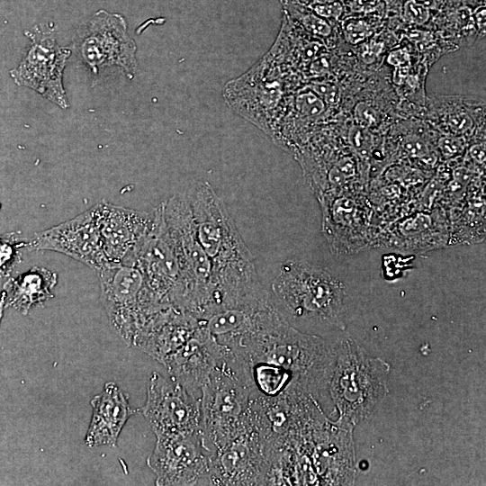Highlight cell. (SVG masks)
<instances>
[{
    "label": "cell",
    "mask_w": 486,
    "mask_h": 486,
    "mask_svg": "<svg viewBox=\"0 0 486 486\" xmlns=\"http://www.w3.org/2000/svg\"><path fill=\"white\" fill-rule=\"evenodd\" d=\"M464 143L460 137H445L439 141V148L446 158H450L461 153Z\"/></svg>",
    "instance_id": "obj_25"
},
{
    "label": "cell",
    "mask_w": 486,
    "mask_h": 486,
    "mask_svg": "<svg viewBox=\"0 0 486 486\" xmlns=\"http://www.w3.org/2000/svg\"><path fill=\"white\" fill-rule=\"evenodd\" d=\"M90 404L93 412L85 444L90 448L115 446L122 428L138 410L130 406L127 394L114 382H107Z\"/></svg>",
    "instance_id": "obj_16"
},
{
    "label": "cell",
    "mask_w": 486,
    "mask_h": 486,
    "mask_svg": "<svg viewBox=\"0 0 486 486\" xmlns=\"http://www.w3.org/2000/svg\"><path fill=\"white\" fill-rule=\"evenodd\" d=\"M382 16L349 14L342 22L345 37L352 43L366 39L374 31L375 27L382 23Z\"/></svg>",
    "instance_id": "obj_21"
},
{
    "label": "cell",
    "mask_w": 486,
    "mask_h": 486,
    "mask_svg": "<svg viewBox=\"0 0 486 486\" xmlns=\"http://www.w3.org/2000/svg\"><path fill=\"white\" fill-rule=\"evenodd\" d=\"M293 111L302 117L315 118L325 112L326 106L314 90H302L295 95Z\"/></svg>",
    "instance_id": "obj_22"
},
{
    "label": "cell",
    "mask_w": 486,
    "mask_h": 486,
    "mask_svg": "<svg viewBox=\"0 0 486 486\" xmlns=\"http://www.w3.org/2000/svg\"><path fill=\"white\" fill-rule=\"evenodd\" d=\"M392 7H397L401 19L410 24L423 25L432 16L431 9L416 0H393Z\"/></svg>",
    "instance_id": "obj_23"
},
{
    "label": "cell",
    "mask_w": 486,
    "mask_h": 486,
    "mask_svg": "<svg viewBox=\"0 0 486 486\" xmlns=\"http://www.w3.org/2000/svg\"><path fill=\"white\" fill-rule=\"evenodd\" d=\"M284 6L289 20L293 21L307 32L320 39H329L334 35L336 22L316 14L293 0H286Z\"/></svg>",
    "instance_id": "obj_19"
},
{
    "label": "cell",
    "mask_w": 486,
    "mask_h": 486,
    "mask_svg": "<svg viewBox=\"0 0 486 486\" xmlns=\"http://www.w3.org/2000/svg\"><path fill=\"white\" fill-rule=\"evenodd\" d=\"M316 14L329 21L338 22L346 14L343 0H293Z\"/></svg>",
    "instance_id": "obj_24"
},
{
    "label": "cell",
    "mask_w": 486,
    "mask_h": 486,
    "mask_svg": "<svg viewBox=\"0 0 486 486\" xmlns=\"http://www.w3.org/2000/svg\"><path fill=\"white\" fill-rule=\"evenodd\" d=\"M26 248L64 254L96 273L111 266L103 250L93 206L68 220L36 233Z\"/></svg>",
    "instance_id": "obj_11"
},
{
    "label": "cell",
    "mask_w": 486,
    "mask_h": 486,
    "mask_svg": "<svg viewBox=\"0 0 486 486\" xmlns=\"http://www.w3.org/2000/svg\"><path fill=\"white\" fill-rule=\"evenodd\" d=\"M148 466L156 474V485H211L213 452L206 446L203 431L157 436Z\"/></svg>",
    "instance_id": "obj_7"
},
{
    "label": "cell",
    "mask_w": 486,
    "mask_h": 486,
    "mask_svg": "<svg viewBox=\"0 0 486 486\" xmlns=\"http://www.w3.org/2000/svg\"><path fill=\"white\" fill-rule=\"evenodd\" d=\"M270 74L266 57L240 77L228 82L224 96L237 112L264 130L274 123L283 98L281 83Z\"/></svg>",
    "instance_id": "obj_12"
},
{
    "label": "cell",
    "mask_w": 486,
    "mask_h": 486,
    "mask_svg": "<svg viewBox=\"0 0 486 486\" xmlns=\"http://www.w3.org/2000/svg\"><path fill=\"white\" fill-rule=\"evenodd\" d=\"M185 195L197 238L212 267L216 310L264 292L253 256L212 185L200 182Z\"/></svg>",
    "instance_id": "obj_1"
},
{
    "label": "cell",
    "mask_w": 486,
    "mask_h": 486,
    "mask_svg": "<svg viewBox=\"0 0 486 486\" xmlns=\"http://www.w3.org/2000/svg\"><path fill=\"white\" fill-rule=\"evenodd\" d=\"M31 49L14 70L16 84L30 87L63 109L69 106L63 87L62 75L71 51L56 40L41 34H31Z\"/></svg>",
    "instance_id": "obj_13"
},
{
    "label": "cell",
    "mask_w": 486,
    "mask_h": 486,
    "mask_svg": "<svg viewBox=\"0 0 486 486\" xmlns=\"http://www.w3.org/2000/svg\"><path fill=\"white\" fill-rule=\"evenodd\" d=\"M93 208L109 265L133 264L139 247L157 224L159 206L151 212H144L102 200Z\"/></svg>",
    "instance_id": "obj_10"
},
{
    "label": "cell",
    "mask_w": 486,
    "mask_h": 486,
    "mask_svg": "<svg viewBox=\"0 0 486 486\" xmlns=\"http://www.w3.org/2000/svg\"><path fill=\"white\" fill-rule=\"evenodd\" d=\"M28 241H22L14 233L0 236V279L7 277L22 260V248Z\"/></svg>",
    "instance_id": "obj_20"
},
{
    "label": "cell",
    "mask_w": 486,
    "mask_h": 486,
    "mask_svg": "<svg viewBox=\"0 0 486 486\" xmlns=\"http://www.w3.org/2000/svg\"><path fill=\"white\" fill-rule=\"evenodd\" d=\"M220 359L219 345L199 323L191 338L161 364L171 379L194 394L201 392Z\"/></svg>",
    "instance_id": "obj_15"
},
{
    "label": "cell",
    "mask_w": 486,
    "mask_h": 486,
    "mask_svg": "<svg viewBox=\"0 0 486 486\" xmlns=\"http://www.w3.org/2000/svg\"><path fill=\"white\" fill-rule=\"evenodd\" d=\"M79 51L94 75L99 68L119 66L129 77L136 72V43L127 32V23L118 14L95 13L79 34Z\"/></svg>",
    "instance_id": "obj_9"
},
{
    "label": "cell",
    "mask_w": 486,
    "mask_h": 486,
    "mask_svg": "<svg viewBox=\"0 0 486 486\" xmlns=\"http://www.w3.org/2000/svg\"><path fill=\"white\" fill-rule=\"evenodd\" d=\"M389 372L386 362L369 356L352 339L335 346L326 389L340 428H352L373 414L388 393Z\"/></svg>",
    "instance_id": "obj_3"
},
{
    "label": "cell",
    "mask_w": 486,
    "mask_h": 486,
    "mask_svg": "<svg viewBox=\"0 0 486 486\" xmlns=\"http://www.w3.org/2000/svg\"><path fill=\"white\" fill-rule=\"evenodd\" d=\"M97 274L110 325L127 345L133 346L146 323L168 308L160 305L151 294L135 263L111 266Z\"/></svg>",
    "instance_id": "obj_6"
},
{
    "label": "cell",
    "mask_w": 486,
    "mask_h": 486,
    "mask_svg": "<svg viewBox=\"0 0 486 486\" xmlns=\"http://www.w3.org/2000/svg\"><path fill=\"white\" fill-rule=\"evenodd\" d=\"M431 121L456 136L468 134L478 123L484 124L485 103L464 95H431L428 100Z\"/></svg>",
    "instance_id": "obj_17"
},
{
    "label": "cell",
    "mask_w": 486,
    "mask_h": 486,
    "mask_svg": "<svg viewBox=\"0 0 486 486\" xmlns=\"http://www.w3.org/2000/svg\"><path fill=\"white\" fill-rule=\"evenodd\" d=\"M155 436L202 431L200 397L179 382L153 372L140 410Z\"/></svg>",
    "instance_id": "obj_8"
},
{
    "label": "cell",
    "mask_w": 486,
    "mask_h": 486,
    "mask_svg": "<svg viewBox=\"0 0 486 486\" xmlns=\"http://www.w3.org/2000/svg\"><path fill=\"white\" fill-rule=\"evenodd\" d=\"M484 151H485L484 143L473 145L470 149L472 158H474L479 163L484 162V158H485Z\"/></svg>",
    "instance_id": "obj_26"
},
{
    "label": "cell",
    "mask_w": 486,
    "mask_h": 486,
    "mask_svg": "<svg viewBox=\"0 0 486 486\" xmlns=\"http://www.w3.org/2000/svg\"><path fill=\"white\" fill-rule=\"evenodd\" d=\"M271 289L274 302L291 326L344 328L346 286L326 268L305 261H285Z\"/></svg>",
    "instance_id": "obj_2"
},
{
    "label": "cell",
    "mask_w": 486,
    "mask_h": 486,
    "mask_svg": "<svg viewBox=\"0 0 486 486\" xmlns=\"http://www.w3.org/2000/svg\"><path fill=\"white\" fill-rule=\"evenodd\" d=\"M4 307H5V294L4 291H2L1 295H0V322L3 318Z\"/></svg>",
    "instance_id": "obj_27"
},
{
    "label": "cell",
    "mask_w": 486,
    "mask_h": 486,
    "mask_svg": "<svg viewBox=\"0 0 486 486\" xmlns=\"http://www.w3.org/2000/svg\"><path fill=\"white\" fill-rule=\"evenodd\" d=\"M255 430L253 423L245 432L213 452L211 485L258 483L264 461Z\"/></svg>",
    "instance_id": "obj_14"
},
{
    "label": "cell",
    "mask_w": 486,
    "mask_h": 486,
    "mask_svg": "<svg viewBox=\"0 0 486 486\" xmlns=\"http://www.w3.org/2000/svg\"><path fill=\"white\" fill-rule=\"evenodd\" d=\"M57 283L58 274L55 272L34 266L4 283L5 307H12L26 315L32 308L54 297L52 289Z\"/></svg>",
    "instance_id": "obj_18"
},
{
    "label": "cell",
    "mask_w": 486,
    "mask_h": 486,
    "mask_svg": "<svg viewBox=\"0 0 486 486\" xmlns=\"http://www.w3.org/2000/svg\"><path fill=\"white\" fill-rule=\"evenodd\" d=\"M163 219L181 273L177 309L196 319L216 310V285L212 265L196 236L185 194L162 202Z\"/></svg>",
    "instance_id": "obj_4"
},
{
    "label": "cell",
    "mask_w": 486,
    "mask_h": 486,
    "mask_svg": "<svg viewBox=\"0 0 486 486\" xmlns=\"http://www.w3.org/2000/svg\"><path fill=\"white\" fill-rule=\"evenodd\" d=\"M252 393L243 376L221 359L201 388L200 396L204 440L212 452L252 425Z\"/></svg>",
    "instance_id": "obj_5"
}]
</instances>
